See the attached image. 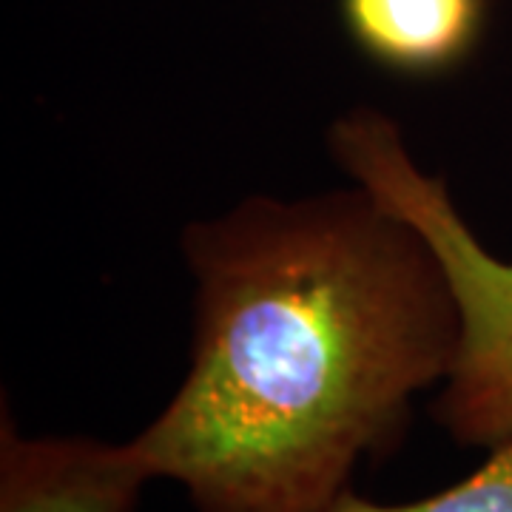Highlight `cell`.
<instances>
[{
    "label": "cell",
    "mask_w": 512,
    "mask_h": 512,
    "mask_svg": "<svg viewBox=\"0 0 512 512\" xmlns=\"http://www.w3.org/2000/svg\"><path fill=\"white\" fill-rule=\"evenodd\" d=\"M183 384L128 441L197 512H322L450 373L458 313L416 225L350 183L245 197L183 231Z\"/></svg>",
    "instance_id": "6da1fadb"
},
{
    "label": "cell",
    "mask_w": 512,
    "mask_h": 512,
    "mask_svg": "<svg viewBox=\"0 0 512 512\" xmlns=\"http://www.w3.org/2000/svg\"><path fill=\"white\" fill-rule=\"evenodd\" d=\"M328 151L350 183L416 225L441 262L458 313V345L433 419L458 447L512 441V259H501L461 217L447 183L427 174L402 126L373 106L339 114Z\"/></svg>",
    "instance_id": "7a4b0ae2"
},
{
    "label": "cell",
    "mask_w": 512,
    "mask_h": 512,
    "mask_svg": "<svg viewBox=\"0 0 512 512\" xmlns=\"http://www.w3.org/2000/svg\"><path fill=\"white\" fill-rule=\"evenodd\" d=\"M151 476L131 444L23 436L0 421V512H134Z\"/></svg>",
    "instance_id": "3957f363"
},
{
    "label": "cell",
    "mask_w": 512,
    "mask_h": 512,
    "mask_svg": "<svg viewBox=\"0 0 512 512\" xmlns=\"http://www.w3.org/2000/svg\"><path fill=\"white\" fill-rule=\"evenodd\" d=\"M356 49L387 72L436 77L473 55L487 0H339Z\"/></svg>",
    "instance_id": "277c9868"
},
{
    "label": "cell",
    "mask_w": 512,
    "mask_h": 512,
    "mask_svg": "<svg viewBox=\"0 0 512 512\" xmlns=\"http://www.w3.org/2000/svg\"><path fill=\"white\" fill-rule=\"evenodd\" d=\"M322 512H512V441L490 450L473 476L407 504H379L345 490Z\"/></svg>",
    "instance_id": "5b68a950"
}]
</instances>
